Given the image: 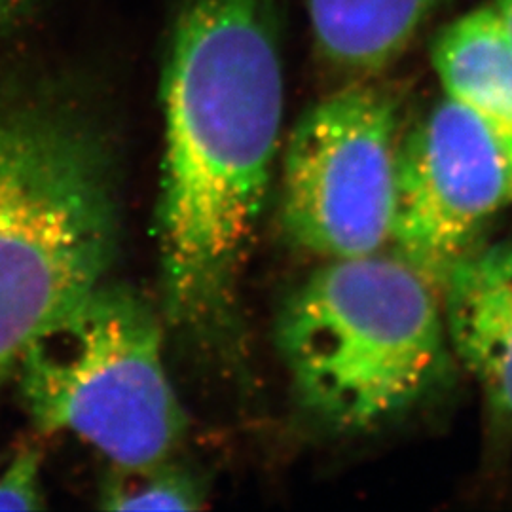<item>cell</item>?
Listing matches in <instances>:
<instances>
[{"instance_id":"6da1fadb","label":"cell","mask_w":512,"mask_h":512,"mask_svg":"<svg viewBox=\"0 0 512 512\" xmlns=\"http://www.w3.org/2000/svg\"><path fill=\"white\" fill-rule=\"evenodd\" d=\"M281 0H184L162 80L158 251L165 313L230 334L283 122Z\"/></svg>"},{"instance_id":"7a4b0ae2","label":"cell","mask_w":512,"mask_h":512,"mask_svg":"<svg viewBox=\"0 0 512 512\" xmlns=\"http://www.w3.org/2000/svg\"><path fill=\"white\" fill-rule=\"evenodd\" d=\"M116 241L109 156L92 126L65 107L0 101V385L107 279Z\"/></svg>"},{"instance_id":"3957f363","label":"cell","mask_w":512,"mask_h":512,"mask_svg":"<svg viewBox=\"0 0 512 512\" xmlns=\"http://www.w3.org/2000/svg\"><path fill=\"white\" fill-rule=\"evenodd\" d=\"M277 344L294 391L338 431H366L439 376L446 330L435 287L399 256L332 258L283 306Z\"/></svg>"},{"instance_id":"277c9868","label":"cell","mask_w":512,"mask_h":512,"mask_svg":"<svg viewBox=\"0 0 512 512\" xmlns=\"http://www.w3.org/2000/svg\"><path fill=\"white\" fill-rule=\"evenodd\" d=\"M14 374L38 431L84 440L118 469L162 463L183 440L160 317L107 279L38 334Z\"/></svg>"},{"instance_id":"5b68a950","label":"cell","mask_w":512,"mask_h":512,"mask_svg":"<svg viewBox=\"0 0 512 512\" xmlns=\"http://www.w3.org/2000/svg\"><path fill=\"white\" fill-rule=\"evenodd\" d=\"M399 143L395 99L365 80L304 112L283 160L281 217L294 243L329 260L380 253Z\"/></svg>"},{"instance_id":"8992f818","label":"cell","mask_w":512,"mask_h":512,"mask_svg":"<svg viewBox=\"0 0 512 512\" xmlns=\"http://www.w3.org/2000/svg\"><path fill=\"white\" fill-rule=\"evenodd\" d=\"M509 202L494 141L467 110L442 97L399 143L389 241L437 289Z\"/></svg>"},{"instance_id":"52a82bcc","label":"cell","mask_w":512,"mask_h":512,"mask_svg":"<svg viewBox=\"0 0 512 512\" xmlns=\"http://www.w3.org/2000/svg\"><path fill=\"white\" fill-rule=\"evenodd\" d=\"M440 289L446 340L495 414L512 423V243L475 249Z\"/></svg>"},{"instance_id":"ba28073f","label":"cell","mask_w":512,"mask_h":512,"mask_svg":"<svg viewBox=\"0 0 512 512\" xmlns=\"http://www.w3.org/2000/svg\"><path fill=\"white\" fill-rule=\"evenodd\" d=\"M444 97L467 110L494 141L512 202V40L492 8L452 21L433 44Z\"/></svg>"},{"instance_id":"9c48e42d","label":"cell","mask_w":512,"mask_h":512,"mask_svg":"<svg viewBox=\"0 0 512 512\" xmlns=\"http://www.w3.org/2000/svg\"><path fill=\"white\" fill-rule=\"evenodd\" d=\"M440 0H304L313 44L332 71L361 82L395 63Z\"/></svg>"},{"instance_id":"30bf717a","label":"cell","mask_w":512,"mask_h":512,"mask_svg":"<svg viewBox=\"0 0 512 512\" xmlns=\"http://www.w3.org/2000/svg\"><path fill=\"white\" fill-rule=\"evenodd\" d=\"M202 480L167 459L139 469H118L103 484L99 507L107 511H198L205 505Z\"/></svg>"},{"instance_id":"8fae6325","label":"cell","mask_w":512,"mask_h":512,"mask_svg":"<svg viewBox=\"0 0 512 512\" xmlns=\"http://www.w3.org/2000/svg\"><path fill=\"white\" fill-rule=\"evenodd\" d=\"M42 456L37 446H25L0 473V511L44 509Z\"/></svg>"},{"instance_id":"7c38bea8","label":"cell","mask_w":512,"mask_h":512,"mask_svg":"<svg viewBox=\"0 0 512 512\" xmlns=\"http://www.w3.org/2000/svg\"><path fill=\"white\" fill-rule=\"evenodd\" d=\"M494 8L512 40V0H495Z\"/></svg>"}]
</instances>
